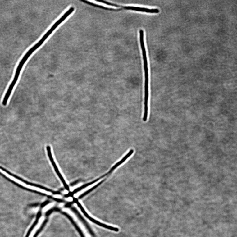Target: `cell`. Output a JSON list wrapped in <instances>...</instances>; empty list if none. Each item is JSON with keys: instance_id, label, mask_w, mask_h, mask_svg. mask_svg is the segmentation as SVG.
<instances>
[{"instance_id": "2", "label": "cell", "mask_w": 237, "mask_h": 237, "mask_svg": "<svg viewBox=\"0 0 237 237\" xmlns=\"http://www.w3.org/2000/svg\"><path fill=\"white\" fill-rule=\"evenodd\" d=\"M25 62V60L23 59H22L18 66L17 69H16L14 79L9 86L7 92L6 94H5L3 99L2 104L4 106L7 105L9 98L11 93H12L13 88L16 82H17L18 80L21 71Z\"/></svg>"}, {"instance_id": "3", "label": "cell", "mask_w": 237, "mask_h": 237, "mask_svg": "<svg viewBox=\"0 0 237 237\" xmlns=\"http://www.w3.org/2000/svg\"><path fill=\"white\" fill-rule=\"evenodd\" d=\"M96 1L103 3L115 7H120L124 9L128 10H132L136 11L146 12L150 13H158L159 12V10L157 9H148L145 8L140 7H132V6H124L108 2L103 0H96Z\"/></svg>"}, {"instance_id": "1", "label": "cell", "mask_w": 237, "mask_h": 237, "mask_svg": "<svg viewBox=\"0 0 237 237\" xmlns=\"http://www.w3.org/2000/svg\"><path fill=\"white\" fill-rule=\"evenodd\" d=\"M140 41V45L143 54V62H144V67L145 75L144 86H148L149 75L148 63L146 51L144 42V32L142 30L139 31Z\"/></svg>"}, {"instance_id": "5", "label": "cell", "mask_w": 237, "mask_h": 237, "mask_svg": "<svg viewBox=\"0 0 237 237\" xmlns=\"http://www.w3.org/2000/svg\"><path fill=\"white\" fill-rule=\"evenodd\" d=\"M47 151H48V155L49 157V159H50V161L51 162V163H52V164L53 165V167L54 169H55V170H56V171L58 175L59 178L62 181V182L64 184V185L65 187V188L67 190H69V187L66 184V183L65 181L64 180V179L63 178L62 175L61 174H60L59 171L57 168V166L56 164V163H55L54 160L53 158H52V153L51 152V148L50 147H49V146H48L47 147Z\"/></svg>"}, {"instance_id": "4", "label": "cell", "mask_w": 237, "mask_h": 237, "mask_svg": "<svg viewBox=\"0 0 237 237\" xmlns=\"http://www.w3.org/2000/svg\"><path fill=\"white\" fill-rule=\"evenodd\" d=\"M75 199L74 200L75 202L76 203H77V204H78V206L80 207V208L81 209V210L83 213L85 215V216L87 217L88 218L90 219L91 220V221L92 222L97 224L99 226H101L103 227V228H105L106 229H107L109 230H111L112 231H115V232H118L119 230L118 228H117L114 227L112 226H108L106 224H103L91 218L90 216H89V215H88L86 213V212L84 210L83 207H82L81 206V205L80 203H79V202L78 201H77V200L76 199Z\"/></svg>"}]
</instances>
